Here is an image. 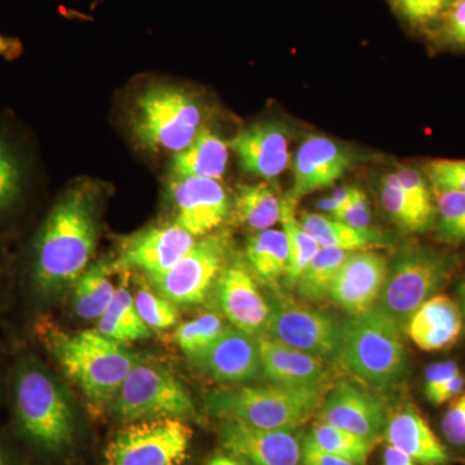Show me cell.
I'll list each match as a JSON object with an SVG mask.
<instances>
[{
	"mask_svg": "<svg viewBox=\"0 0 465 465\" xmlns=\"http://www.w3.org/2000/svg\"><path fill=\"white\" fill-rule=\"evenodd\" d=\"M99 195L92 183L67 189L27 243L24 292L36 307L61 298L90 266L99 234Z\"/></svg>",
	"mask_w": 465,
	"mask_h": 465,
	"instance_id": "6da1fadb",
	"label": "cell"
},
{
	"mask_svg": "<svg viewBox=\"0 0 465 465\" xmlns=\"http://www.w3.org/2000/svg\"><path fill=\"white\" fill-rule=\"evenodd\" d=\"M12 437L24 455L43 464L66 460L76 443L75 415L65 390L27 347L18 348L7 382Z\"/></svg>",
	"mask_w": 465,
	"mask_h": 465,
	"instance_id": "7a4b0ae2",
	"label": "cell"
},
{
	"mask_svg": "<svg viewBox=\"0 0 465 465\" xmlns=\"http://www.w3.org/2000/svg\"><path fill=\"white\" fill-rule=\"evenodd\" d=\"M30 331L36 345L47 351L65 378L81 391L85 405L94 415L112 407L119 388L140 357L124 342L106 338L97 330L69 335L47 317H36Z\"/></svg>",
	"mask_w": 465,
	"mask_h": 465,
	"instance_id": "3957f363",
	"label": "cell"
},
{
	"mask_svg": "<svg viewBox=\"0 0 465 465\" xmlns=\"http://www.w3.org/2000/svg\"><path fill=\"white\" fill-rule=\"evenodd\" d=\"M341 363L375 391L399 390L410 374L402 330L376 307L348 316L342 322Z\"/></svg>",
	"mask_w": 465,
	"mask_h": 465,
	"instance_id": "277c9868",
	"label": "cell"
},
{
	"mask_svg": "<svg viewBox=\"0 0 465 465\" xmlns=\"http://www.w3.org/2000/svg\"><path fill=\"white\" fill-rule=\"evenodd\" d=\"M323 390L269 384L243 385L211 391L207 411L220 420L259 430H298L318 414Z\"/></svg>",
	"mask_w": 465,
	"mask_h": 465,
	"instance_id": "5b68a950",
	"label": "cell"
},
{
	"mask_svg": "<svg viewBox=\"0 0 465 465\" xmlns=\"http://www.w3.org/2000/svg\"><path fill=\"white\" fill-rule=\"evenodd\" d=\"M203 108L194 94L173 84H153L131 101L128 125L134 143L152 153H177L203 130Z\"/></svg>",
	"mask_w": 465,
	"mask_h": 465,
	"instance_id": "8992f818",
	"label": "cell"
},
{
	"mask_svg": "<svg viewBox=\"0 0 465 465\" xmlns=\"http://www.w3.org/2000/svg\"><path fill=\"white\" fill-rule=\"evenodd\" d=\"M457 260L449 253L411 243L388 265L387 278L374 307L406 332L412 314L451 280Z\"/></svg>",
	"mask_w": 465,
	"mask_h": 465,
	"instance_id": "52a82bcc",
	"label": "cell"
},
{
	"mask_svg": "<svg viewBox=\"0 0 465 465\" xmlns=\"http://www.w3.org/2000/svg\"><path fill=\"white\" fill-rule=\"evenodd\" d=\"M122 423L162 418H194V402L183 382L166 366L139 357L112 405Z\"/></svg>",
	"mask_w": 465,
	"mask_h": 465,
	"instance_id": "ba28073f",
	"label": "cell"
},
{
	"mask_svg": "<svg viewBox=\"0 0 465 465\" xmlns=\"http://www.w3.org/2000/svg\"><path fill=\"white\" fill-rule=\"evenodd\" d=\"M265 335L327 365L341 362L342 322L335 314L275 291Z\"/></svg>",
	"mask_w": 465,
	"mask_h": 465,
	"instance_id": "9c48e42d",
	"label": "cell"
},
{
	"mask_svg": "<svg viewBox=\"0 0 465 465\" xmlns=\"http://www.w3.org/2000/svg\"><path fill=\"white\" fill-rule=\"evenodd\" d=\"M192 440V428L183 419L127 423L106 446V465H183Z\"/></svg>",
	"mask_w": 465,
	"mask_h": 465,
	"instance_id": "30bf717a",
	"label": "cell"
},
{
	"mask_svg": "<svg viewBox=\"0 0 465 465\" xmlns=\"http://www.w3.org/2000/svg\"><path fill=\"white\" fill-rule=\"evenodd\" d=\"M231 238L226 232L197 241L179 262L164 273L149 277L159 295L176 307H194L206 300L217 278L229 264Z\"/></svg>",
	"mask_w": 465,
	"mask_h": 465,
	"instance_id": "8fae6325",
	"label": "cell"
},
{
	"mask_svg": "<svg viewBox=\"0 0 465 465\" xmlns=\"http://www.w3.org/2000/svg\"><path fill=\"white\" fill-rule=\"evenodd\" d=\"M391 410L379 394L360 384L339 381L333 384L318 410V420L378 443L384 436Z\"/></svg>",
	"mask_w": 465,
	"mask_h": 465,
	"instance_id": "7c38bea8",
	"label": "cell"
},
{
	"mask_svg": "<svg viewBox=\"0 0 465 465\" xmlns=\"http://www.w3.org/2000/svg\"><path fill=\"white\" fill-rule=\"evenodd\" d=\"M34 179V159L17 122L0 113V232L25 211Z\"/></svg>",
	"mask_w": 465,
	"mask_h": 465,
	"instance_id": "4fadbf2b",
	"label": "cell"
},
{
	"mask_svg": "<svg viewBox=\"0 0 465 465\" xmlns=\"http://www.w3.org/2000/svg\"><path fill=\"white\" fill-rule=\"evenodd\" d=\"M217 309L232 327L252 338L264 335L271 316V302L246 265L229 262L213 286Z\"/></svg>",
	"mask_w": 465,
	"mask_h": 465,
	"instance_id": "5bb4252c",
	"label": "cell"
},
{
	"mask_svg": "<svg viewBox=\"0 0 465 465\" xmlns=\"http://www.w3.org/2000/svg\"><path fill=\"white\" fill-rule=\"evenodd\" d=\"M219 440L229 455L243 465H304L298 430H259L223 420Z\"/></svg>",
	"mask_w": 465,
	"mask_h": 465,
	"instance_id": "9a60e30c",
	"label": "cell"
},
{
	"mask_svg": "<svg viewBox=\"0 0 465 465\" xmlns=\"http://www.w3.org/2000/svg\"><path fill=\"white\" fill-rule=\"evenodd\" d=\"M387 258L375 251H354L339 268L327 299L348 316L363 313L376 304L388 273Z\"/></svg>",
	"mask_w": 465,
	"mask_h": 465,
	"instance_id": "2e32d148",
	"label": "cell"
},
{
	"mask_svg": "<svg viewBox=\"0 0 465 465\" xmlns=\"http://www.w3.org/2000/svg\"><path fill=\"white\" fill-rule=\"evenodd\" d=\"M170 194L176 210V224L195 238L219 228L231 211V200L220 180L173 177Z\"/></svg>",
	"mask_w": 465,
	"mask_h": 465,
	"instance_id": "e0dca14e",
	"label": "cell"
},
{
	"mask_svg": "<svg viewBox=\"0 0 465 465\" xmlns=\"http://www.w3.org/2000/svg\"><path fill=\"white\" fill-rule=\"evenodd\" d=\"M194 238L176 223L146 229L125 242L113 265L154 277L173 268L194 246Z\"/></svg>",
	"mask_w": 465,
	"mask_h": 465,
	"instance_id": "ac0fdd59",
	"label": "cell"
},
{
	"mask_svg": "<svg viewBox=\"0 0 465 465\" xmlns=\"http://www.w3.org/2000/svg\"><path fill=\"white\" fill-rule=\"evenodd\" d=\"M351 164L347 146L330 137L312 134L299 146L293 158V186L289 197L296 202L322 191L341 180Z\"/></svg>",
	"mask_w": 465,
	"mask_h": 465,
	"instance_id": "d6986e66",
	"label": "cell"
},
{
	"mask_svg": "<svg viewBox=\"0 0 465 465\" xmlns=\"http://www.w3.org/2000/svg\"><path fill=\"white\" fill-rule=\"evenodd\" d=\"M191 362L223 384L240 385L264 376L256 338L232 324L203 354Z\"/></svg>",
	"mask_w": 465,
	"mask_h": 465,
	"instance_id": "ffe728a7",
	"label": "cell"
},
{
	"mask_svg": "<svg viewBox=\"0 0 465 465\" xmlns=\"http://www.w3.org/2000/svg\"><path fill=\"white\" fill-rule=\"evenodd\" d=\"M289 134L280 124L258 122L243 128L231 146L247 173L273 180L290 163Z\"/></svg>",
	"mask_w": 465,
	"mask_h": 465,
	"instance_id": "44dd1931",
	"label": "cell"
},
{
	"mask_svg": "<svg viewBox=\"0 0 465 465\" xmlns=\"http://www.w3.org/2000/svg\"><path fill=\"white\" fill-rule=\"evenodd\" d=\"M258 342L262 372L269 381L286 387L316 388L327 391L329 365L317 357L299 351L271 336L260 335Z\"/></svg>",
	"mask_w": 465,
	"mask_h": 465,
	"instance_id": "7402d4cb",
	"label": "cell"
},
{
	"mask_svg": "<svg viewBox=\"0 0 465 465\" xmlns=\"http://www.w3.org/2000/svg\"><path fill=\"white\" fill-rule=\"evenodd\" d=\"M384 437L388 445L405 452L419 465H449L451 461L445 443L410 403L390 412Z\"/></svg>",
	"mask_w": 465,
	"mask_h": 465,
	"instance_id": "603a6c76",
	"label": "cell"
},
{
	"mask_svg": "<svg viewBox=\"0 0 465 465\" xmlns=\"http://www.w3.org/2000/svg\"><path fill=\"white\" fill-rule=\"evenodd\" d=\"M460 305L450 296L437 293L410 318L406 333L424 351H440L457 344L463 332Z\"/></svg>",
	"mask_w": 465,
	"mask_h": 465,
	"instance_id": "cb8c5ba5",
	"label": "cell"
},
{
	"mask_svg": "<svg viewBox=\"0 0 465 465\" xmlns=\"http://www.w3.org/2000/svg\"><path fill=\"white\" fill-rule=\"evenodd\" d=\"M300 224L324 249L354 252L382 247L390 242V237L379 229L356 228L324 213H302Z\"/></svg>",
	"mask_w": 465,
	"mask_h": 465,
	"instance_id": "d4e9b609",
	"label": "cell"
},
{
	"mask_svg": "<svg viewBox=\"0 0 465 465\" xmlns=\"http://www.w3.org/2000/svg\"><path fill=\"white\" fill-rule=\"evenodd\" d=\"M229 162V143L204 127L191 145L173 155V177L220 180Z\"/></svg>",
	"mask_w": 465,
	"mask_h": 465,
	"instance_id": "484cf974",
	"label": "cell"
},
{
	"mask_svg": "<svg viewBox=\"0 0 465 465\" xmlns=\"http://www.w3.org/2000/svg\"><path fill=\"white\" fill-rule=\"evenodd\" d=\"M114 265L99 262L88 266L74 286L73 304L76 316L82 320L96 321L108 311L114 299L116 287L112 282Z\"/></svg>",
	"mask_w": 465,
	"mask_h": 465,
	"instance_id": "4316f807",
	"label": "cell"
},
{
	"mask_svg": "<svg viewBox=\"0 0 465 465\" xmlns=\"http://www.w3.org/2000/svg\"><path fill=\"white\" fill-rule=\"evenodd\" d=\"M247 260L255 274L266 283L284 278L289 265V244L283 231L256 232L247 243Z\"/></svg>",
	"mask_w": 465,
	"mask_h": 465,
	"instance_id": "83f0119b",
	"label": "cell"
},
{
	"mask_svg": "<svg viewBox=\"0 0 465 465\" xmlns=\"http://www.w3.org/2000/svg\"><path fill=\"white\" fill-rule=\"evenodd\" d=\"M97 331L119 342L143 341L152 335L137 313L133 293L124 286L116 289L108 311L97 320Z\"/></svg>",
	"mask_w": 465,
	"mask_h": 465,
	"instance_id": "f1b7e54d",
	"label": "cell"
},
{
	"mask_svg": "<svg viewBox=\"0 0 465 465\" xmlns=\"http://www.w3.org/2000/svg\"><path fill=\"white\" fill-rule=\"evenodd\" d=\"M235 211L242 224L260 232L281 222L282 200L268 183L242 186L235 198Z\"/></svg>",
	"mask_w": 465,
	"mask_h": 465,
	"instance_id": "f546056e",
	"label": "cell"
},
{
	"mask_svg": "<svg viewBox=\"0 0 465 465\" xmlns=\"http://www.w3.org/2000/svg\"><path fill=\"white\" fill-rule=\"evenodd\" d=\"M296 204L298 202L289 195H284L282 198L281 224L289 244V265L284 274V282L290 287H293L300 274L317 255L318 251L322 249L320 243L300 224V220L296 217Z\"/></svg>",
	"mask_w": 465,
	"mask_h": 465,
	"instance_id": "4dcf8cb0",
	"label": "cell"
},
{
	"mask_svg": "<svg viewBox=\"0 0 465 465\" xmlns=\"http://www.w3.org/2000/svg\"><path fill=\"white\" fill-rule=\"evenodd\" d=\"M348 253L347 251L324 247L318 251L317 255L293 284L298 298L311 302L327 299L333 278Z\"/></svg>",
	"mask_w": 465,
	"mask_h": 465,
	"instance_id": "1f68e13d",
	"label": "cell"
},
{
	"mask_svg": "<svg viewBox=\"0 0 465 465\" xmlns=\"http://www.w3.org/2000/svg\"><path fill=\"white\" fill-rule=\"evenodd\" d=\"M308 436L318 448L335 457L345 459L354 465H366L370 454L376 446V443L370 442L362 437L320 420L312 427Z\"/></svg>",
	"mask_w": 465,
	"mask_h": 465,
	"instance_id": "d6a6232c",
	"label": "cell"
},
{
	"mask_svg": "<svg viewBox=\"0 0 465 465\" xmlns=\"http://www.w3.org/2000/svg\"><path fill=\"white\" fill-rule=\"evenodd\" d=\"M226 327L219 314H202L183 323L176 330L174 341L183 353L192 361L203 354L224 333Z\"/></svg>",
	"mask_w": 465,
	"mask_h": 465,
	"instance_id": "836d02e7",
	"label": "cell"
},
{
	"mask_svg": "<svg viewBox=\"0 0 465 465\" xmlns=\"http://www.w3.org/2000/svg\"><path fill=\"white\" fill-rule=\"evenodd\" d=\"M436 231L449 244L465 243V192L433 191Z\"/></svg>",
	"mask_w": 465,
	"mask_h": 465,
	"instance_id": "e575fe53",
	"label": "cell"
},
{
	"mask_svg": "<svg viewBox=\"0 0 465 465\" xmlns=\"http://www.w3.org/2000/svg\"><path fill=\"white\" fill-rule=\"evenodd\" d=\"M381 200L385 213L402 231L421 232L430 229V222L420 215L397 183L394 173L387 174L381 186Z\"/></svg>",
	"mask_w": 465,
	"mask_h": 465,
	"instance_id": "d590c367",
	"label": "cell"
},
{
	"mask_svg": "<svg viewBox=\"0 0 465 465\" xmlns=\"http://www.w3.org/2000/svg\"><path fill=\"white\" fill-rule=\"evenodd\" d=\"M393 173L406 197L412 202L420 215L433 225L434 217H436L434 192L424 171L416 167L403 166Z\"/></svg>",
	"mask_w": 465,
	"mask_h": 465,
	"instance_id": "8d00e7d4",
	"label": "cell"
},
{
	"mask_svg": "<svg viewBox=\"0 0 465 465\" xmlns=\"http://www.w3.org/2000/svg\"><path fill=\"white\" fill-rule=\"evenodd\" d=\"M134 307L137 313L150 330H166L179 321L176 305L168 302L157 291L143 286L134 295Z\"/></svg>",
	"mask_w": 465,
	"mask_h": 465,
	"instance_id": "74e56055",
	"label": "cell"
},
{
	"mask_svg": "<svg viewBox=\"0 0 465 465\" xmlns=\"http://www.w3.org/2000/svg\"><path fill=\"white\" fill-rule=\"evenodd\" d=\"M424 173L433 191L465 192V159H434L425 164Z\"/></svg>",
	"mask_w": 465,
	"mask_h": 465,
	"instance_id": "f35d334b",
	"label": "cell"
},
{
	"mask_svg": "<svg viewBox=\"0 0 465 465\" xmlns=\"http://www.w3.org/2000/svg\"><path fill=\"white\" fill-rule=\"evenodd\" d=\"M455 0H391L393 7L411 25L423 26L445 16Z\"/></svg>",
	"mask_w": 465,
	"mask_h": 465,
	"instance_id": "ab89813d",
	"label": "cell"
},
{
	"mask_svg": "<svg viewBox=\"0 0 465 465\" xmlns=\"http://www.w3.org/2000/svg\"><path fill=\"white\" fill-rule=\"evenodd\" d=\"M440 430L446 443L452 448L465 450V391L450 401L440 419Z\"/></svg>",
	"mask_w": 465,
	"mask_h": 465,
	"instance_id": "60d3db41",
	"label": "cell"
},
{
	"mask_svg": "<svg viewBox=\"0 0 465 465\" xmlns=\"http://www.w3.org/2000/svg\"><path fill=\"white\" fill-rule=\"evenodd\" d=\"M333 219L341 220L356 228H370L371 213H370L369 201L365 193L361 189L353 188L347 203Z\"/></svg>",
	"mask_w": 465,
	"mask_h": 465,
	"instance_id": "b9f144b4",
	"label": "cell"
},
{
	"mask_svg": "<svg viewBox=\"0 0 465 465\" xmlns=\"http://www.w3.org/2000/svg\"><path fill=\"white\" fill-rule=\"evenodd\" d=\"M460 367L457 361L446 360L440 362L432 363L425 370L424 374V393L427 399L445 385L450 379L455 375L460 374Z\"/></svg>",
	"mask_w": 465,
	"mask_h": 465,
	"instance_id": "7bdbcfd3",
	"label": "cell"
},
{
	"mask_svg": "<svg viewBox=\"0 0 465 465\" xmlns=\"http://www.w3.org/2000/svg\"><path fill=\"white\" fill-rule=\"evenodd\" d=\"M443 18L445 38L452 45L465 47V0H455Z\"/></svg>",
	"mask_w": 465,
	"mask_h": 465,
	"instance_id": "ee69618b",
	"label": "cell"
},
{
	"mask_svg": "<svg viewBox=\"0 0 465 465\" xmlns=\"http://www.w3.org/2000/svg\"><path fill=\"white\" fill-rule=\"evenodd\" d=\"M302 463L304 465H354L318 448L308 434L302 437Z\"/></svg>",
	"mask_w": 465,
	"mask_h": 465,
	"instance_id": "f6af8a7d",
	"label": "cell"
},
{
	"mask_svg": "<svg viewBox=\"0 0 465 465\" xmlns=\"http://www.w3.org/2000/svg\"><path fill=\"white\" fill-rule=\"evenodd\" d=\"M464 388L465 376L460 372V374L450 379L439 391H434L428 401L434 406L443 405V403H448L450 401L454 400L455 397H458L464 391Z\"/></svg>",
	"mask_w": 465,
	"mask_h": 465,
	"instance_id": "bcb514c9",
	"label": "cell"
},
{
	"mask_svg": "<svg viewBox=\"0 0 465 465\" xmlns=\"http://www.w3.org/2000/svg\"><path fill=\"white\" fill-rule=\"evenodd\" d=\"M26 457L16 440L0 433V465H26Z\"/></svg>",
	"mask_w": 465,
	"mask_h": 465,
	"instance_id": "7dc6e473",
	"label": "cell"
},
{
	"mask_svg": "<svg viewBox=\"0 0 465 465\" xmlns=\"http://www.w3.org/2000/svg\"><path fill=\"white\" fill-rule=\"evenodd\" d=\"M23 43L18 41L17 38L0 34V57L15 60L23 54Z\"/></svg>",
	"mask_w": 465,
	"mask_h": 465,
	"instance_id": "c3c4849f",
	"label": "cell"
},
{
	"mask_svg": "<svg viewBox=\"0 0 465 465\" xmlns=\"http://www.w3.org/2000/svg\"><path fill=\"white\" fill-rule=\"evenodd\" d=\"M382 465H419L414 459L409 457L401 450L388 445L382 454Z\"/></svg>",
	"mask_w": 465,
	"mask_h": 465,
	"instance_id": "681fc988",
	"label": "cell"
},
{
	"mask_svg": "<svg viewBox=\"0 0 465 465\" xmlns=\"http://www.w3.org/2000/svg\"><path fill=\"white\" fill-rule=\"evenodd\" d=\"M206 465H243L238 459L228 457V455H216L208 460Z\"/></svg>",
	"mask_w": 465,
	"mask_h": 465,
	"instance_id": "f907efd6",
	"label": "cell"
},
{
	"mask_svg": "<svg viewBox=\"0 0 465 465\" xmlns=\"http://www.w3.org/2000/svg\"><path fill=\"white\" fill-rule=\"evenodd\" d=\"M460 293H461V312H463V317L465 321V278L463 283L460 286Z\"/></svg>",
	"mask_w": 465,
	"mask_h": 465,
	"instance_id": "816d5d0a",
	"label": "cell"
},
{
	"mask_svg": "<svg viewBox=\"0 0 465 465\" xmlns=\"http://www.w3.org/2000/svg\"><path fill=\"white\" fill-rule=\"evenodd\" d=\"M3 269H5V262H3V256L0 253V284H2Z\"/></svg>",
	"mask_w": 465,
	"mask_h": 465,
	"instance_id": "f5cc1de1",
	"label": "cell"
}]
</instances>
